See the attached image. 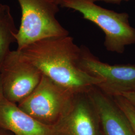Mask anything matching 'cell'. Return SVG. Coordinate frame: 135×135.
<instances>
[{
  "label": "cell",
  "instance_id": "obj_10",
  "mask_svg": "<svg viewBox=\"0 0 135 135\" xmlns=\"http://www.w3.org/2000/svg\"><path fill=\"white\" fill-rule=\"evenodd\" d=\"M18 31L9 6L0 3V63L10 53L11 44L16 42Z\"/></svg>",
  "mask_w": 135,
  "mask_h": 135
},
{
  "label": "cell",
  "instance_id": "obj_12",
  "mask_svg": "<svg viewBox=\"0 0 135 135\" xmlns=\"http://www.w3.org/2000/svg\"><path fill=\"white\" fill-rule=\"evenodd\" d=\"M120 96L124 97L135 108V92L124 93Z\"/></svg>",
  "mask_w": 135,
  "mask_h": 135
},
{
  "label": "cell",
  "instance_id": "obj_16",
  "mask_svg": "<svg viewBox=\"0 0 135 135\" xmlns=\"http://www.w3.org/2000/svg\"><path fill=\"white\" fill-rule=\"evenodd\" d=\"M51 1L54 2L56 4H57V5L59 6V5H60V4L61 3V2L63 1V0H51Z\"/></svg>",
  "mask_w": 135,
  "mask_h": 135
},
{
  "label": "cell",
  "instance_id": "obj_15",
  "mask_svg": "<svg viewBox=\"0 0 135 135\" xmlns=\"http://www.w3.org/2000/svg\"><path fill=\"white\" fill-rule=\"evenodd\" d=\"M4 98L3 95V90H2V80L1 77L0 75V101Z\"/></svg>",
  "mask_w": 135,
  "mask_h": 135
},
{
  "label": "cell",
  "instance_id": "obj_7",
  "mask_svg": "<svg viewBox=\"0 0 135 135\" xmlns=\"http://www.w3.org/2000/svg\"><path fill=\"white\" fill-rule=\"evenodd\" d=\"M55 129L56 135H102L99 116L87 93L75 95Z\"/></svg>",
  "mask_w": 135,
  "mask_h": 135
},
{
  "label": "cell",
  "instance_id": "obj_1",
  "mask_svg": "<svg viewBox=\"0 0 135 135\" xmlns=\"http://www.w3.org/2000/svg\"><path fill=\"white\" fill-rule=\"evenodd\" d=\"M19 52L43 75L75 94L87 93L103 82L80 67L81 47L69 35L44 39Z\"/></svg>",
  "mask_w": 135,
  "mask_h": 135
},
{
  "label": "cell",
  "instance_id": "obj_4",
  "mask_svg": "<svg viewBox=\"0 0 135 135\" xmlns=\"http://www.w3.org/2000/svg\"><path fill=\"white\" fill-rule=\"evenodd\" d=\"M75 95L42 75L34 91L17 105L37 121L55 127L69 110Z\"/></svg>",
  "mask_w": 135,
  "mask_h": 135
},
{
  "label": "cell",
  "instance_id": "obj_5",
  "mask_svg": "<svg viewBox=\"0 0 135 135\" xmlns=\"http://www.w3.org/2000/svg\"><path fill=\"white\" fill-rule=\"evenodd\" d=\"M0 75L4 98L18 104L34 91L43 74L16 50L11 51L0 63Z\"/></svg>",
  "mask_w": 135,
  "mask_h": 135
},
{
  "label": "cell",
  "instance_id": "obj_8",
  "mask_svg": "<svg viewBox=\"0 0 135 135\" xmlns=\"http://www.w3.org/2000/svg\"><path fill=\"white\" fill-rule=\"evenodd\" d=\"M87 94L99 116L102 135H135L127 117L112 97L97 87Z\"/></svg>",
  "mask_w": 135,
  "mask_h": 135
},
{
  "label": "cell",
  "instance_id": "obj_9",
  "mask_svg": "<svg viewBox=\"0 0 135 135\" xmlns=\"http://www.w3.org/2000/svg\"><path fill=\"white\" fill-rule=\"evenodd\" d=\"M0 127L14 135H56L55 127L37 121L4 98L0 101Z\"/></svg>",
  "mask_w": 135,
  "mask_h": 135
},
{
  "label": "cell",
  "instance_id": "obj_6",
  "mask_svg": "<svg viewBox=\"0 0 135 135\" xmlns=\"http://www.w3.org/2000/svg\"><path fill=\"white\" fill-rule=\"evenodd\" d=\"M79 66L103 82L97 88L109 96L135 92V64L111 65L101 61L86 46L81 47Z\"/></svg>",
  "mask_w": 135,
  "mask_h": 135
},
{
  "label": "cell",
  "instance_id": "obj_11",
  "mask_svg": "<svg viewBox=\"0 0 135 135\" xmlns=\"http://www.w3.org/2000/svg\"><path fill=\"white\" fill-rule=\"evenodd\" d=\"M117 105L124 112L130 123L135 135V108L124 97L120 95L112 97Z\"/></svg>",
  "mask_w": 135,
  "mask_h": 135
},
{
  "label": "cell",
  "instance_id": "obj_14",
  "mask_svg": "<svg viewBox=\"0 0 135 135\" xmlns=\"http://www.w3.org/2000/svg\"><path fill=\"white\" fill-rule=\"evenodd\" d=\"M0 135H14L9 131L0 127Z\"/></svg>",
  "mask_w": 135,
  "mask_h": 135
},
{
  "label": "cell",
  "instance_id": "obj_13",
  "mask_svg": "<svg viewBox=\"0 0 135 135\" xmlns=\"http://www.w3.org/2000/svg\"><path fill=\"white\" fill-rule=\"evenodd\" d=\"M93 2H97L99 1H103L105 2L108 3H111V4H120L122 1H126V0H91Z\"/></svg>",
  "mask_w": 135,
  "mask_h": 135
},
{
  "label": "cell",
  "instance_id": "obj_2",
  "mask_svg": "<svg viewBox=\"0 0 135 135\" xmlns=\"http://www.w3.org/2000/svg\"><path fill=\"white\" fill-rule=\"evenodd\" d=\"M60 6L79 12L101 29L108 51L123 53L127 46L135 44V29L130 24L127 13L105 9L91 0H63Z\"/></svg>",
  "mask_w": 135,
  "mask_h": 135
},
{
  "label": "cell",
  "instance_id": "obj_3",
  "mask_svg": "<svg viewBox=\"0 0 135 135\" xmlns=\"http://www.w3.org/2000/svg\"><path fill=\"white\" fill-rule=\"evenodd\" d=\"M17 1L22 12L21 25L15 36L17 51L44 39L69 35L56 17L59 5L51 0Z\"/></svg>",
  "mask_w": 135,
  "mask_h": 135
}]
</instances>
